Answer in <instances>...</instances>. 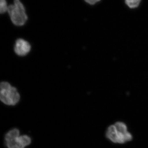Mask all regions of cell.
Segmentation results:
<instances>
[{"mask_svg": "<svg viewBox=\"0 0 148 148\" xmlns=\"http://www.w3.org/2000/svg\"><path fill=\"white\" fill-rule=\"evenodd\" d=\"M141 0H125L126 5L131 9L138 7L141 3Z\"/></svg>", "mask_w": 148, "mask_h": 148, "instance_id": "8992f818", "label": "cell"}, {"mask_svg": "<svg viewBox=\"0 0 148 148\" xmlns=\"http://www.w3.org/2000/svg\"><path fill=\"white\" fill-rule=\"evenodd\" d=\"M31 49V45L27 41L22 39L16 40L14 50L17 55L24 56L30 52Z\"/></svg>", "mask_w": 148, "mask_h": 148, "instance_id": "5b68a950", "label": "cell"}, {"mask_svg": "<svg viewBox=\"0 0 148 148\" xmlns=\"http://www.w3.org/2000/svg\"><path fill=\"white\" fill-rule=\"evenodd\" d=\"M8 12L11 21L16 26H23L28 19L25 8L20 0H14L13 4L8 6Z\"/></svg>", "mask_w": 148, "mask_h": 148, "instance_id": "7a4b0ae2", "label": "cell"}, {"mask_svg": "<svg viewBox=\"0 0 148 148\" xmlns=\"http://www.w3.org/2000/svg\"><path fill=\"white\" fill-rule=\"evenodd\" d=\"M0 87V98L3 103L8 106H15L19 102L20 95L16 88L7 82L1 83Z\"/></svg>", "mask_w": 148, "mask_h": 148, "instance_id": "277c9868", "label": "cell"}, {"mask_svg": "<svg viewBox=\"0 0 148 148\" xmlns=\"http://www.w3.org/2000/svg\"><path fill=\"white\" fill-rule=\"evenodd\" d=\"M8 7L6 0H0V12L4 14L8 11Z\"/></svg>", "mask_w": 148, "mask_h": 148, "instance_id": "52a82bcc", "label": "cell"}, {"mask_svg": "<svg viewBox=\"0 0 148 148\" xmlns=\"http://www.w3.org/2000/svg\"><path fill=\"white\" fill-rule=\"evenodd\" d=\"M106 136L112 143L120 144L131 141L132 138L131 133L127 130V125L121 121L110 125L106 131Z\"/></svg>", "mask_w": 148, "mask_h": 148, "instance_id": "6da1fadb", "label": "cell"}, {"mask_svg": "<svg viewBox=\"0 0 148 148\" xmlns=\"http://www.w3.org/2000/svg\"><path fill=\"white\" fill-rule=\"evenodd\" d=\"M5 140L8 148H24L31 144L32 140L27 135H19V131L14 128L6 134Z\"/></svg>", "mask_w": 148, "mask_h": 148, "instance_id": "3957f363", "label": "cell"}, {"mask_svg": "<svg viewBox=\"0 0 148 148\" xmlns=\"http://www.w3.org/2000/svg\"><path fill=\"white\" fill-rule=\"evenodd\" d=\"M101 0H84L85 1L90 5H94Z\"/></svg>", "mask_w": 148, "mask_h": 148, "instance_id": "ba28073f", "label": "cell"}]
</instances>
